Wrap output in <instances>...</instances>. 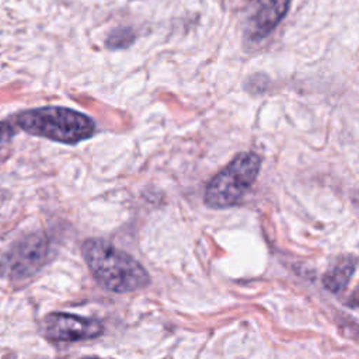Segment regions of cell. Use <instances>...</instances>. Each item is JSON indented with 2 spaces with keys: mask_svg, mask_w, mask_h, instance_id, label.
<instances>
[{
  "mask_svg": "<svg viewBox=\"0 0 359 359\" xmlns=\"http://www.w3.org/2000/svg\"><path fill=\"white\" fill-rule=\"evenodd\" d=\"M261 157L252 151L237 154L208 184L205 203L213 209L237 205L258 177Z\"/></svg>",
  "mask_w": 359,
  "mask_h": 359,
  "instance_id": "cell-3",
  "label": "cell"
},
{
  "mask_svg": "<svg viewBox=\"0 0 359 359\" xmlns=\"http://www.w3.org/2000/svg\"><path fill=\"white\" fill-rule=\"evenodd\" d=\"M48 240L39 234H28L13 244L0 262V273L10 279H24L34 275L48 255Z\"/></svg>",
  "mask_w": 359,
  "mask_h": 359,
  "instance_id": "cell-4",
  "label": "cell"
},
{
  "mask_svg": "<svg viewBox=\"0 0 359 359\" xmlns=\"http://www.w3.org/2000/svg\"><path fill=\"white\" fill-rule=\"evenodd\" d=\"M290 0H252L247 11V35L252 41L268 36L289 10Z\"/></svg>",
  "mask_w": 359,
  "mask_h": 359,
  "instance_id": "cell-6",
  "label": "cell"
},
{
  "mask_svg": "<svg viewBox=\"0 0 359 359\" xmlns=\"http://www.w3.org/2000/svg\"><path fill=\"white\" fill-rule=\"evenodd\" d=\"M100 321L70 313H50L43 318V334L52 342H77L102 334Z\"/></svg>",
  "mask_w": 359,
  "mask_h": 359,
  "instance_id": "cell-5",
  "label": "cell"
},
{
  "mask_svg": "<svg viewBox=\"0 0 359 359\" xmlns=\"http://www.w3.org/2000/svg\"><path fill=\"white\" fill-rule=\"evenodd\" d=\"M133 39H135V35H133L132 29L121 27V28L114 29L109 34V36L107 39V45H108V48H112V49H121V48L129 46L133 42Z\"/></svg>",
  "mask_w": 359,
  "mask_h": 359,
  "instance_id": "cell-8",
  "label": "cell"
},
{
  "mask_svg": "<svg viewBox=\"0 0 359 359\" xmlns=\"http://www.w3.org/2000/svg\"><path fill=\"white\" fill-rule=\"evenodd\" d=\"M83 359H100V358H95V356H87V358H83Z\"/></svg>",
  "mask_w": 359,
  "mask_h": 359,
  "instance_id": "cell-10",
  "label": "cell"
},
{
  "mask_svg": "<svg viewBox=\"0 0 359 359\" xmlns=\"http://www.w3.org/2000/svg\"><path fill=\"white\" fill-rule=\"evenodd\" d=\"M356 268V259L353 257H345L339 259L325 275L323 279L324 286L332 292L339 293L342 292L346 285L349 283L353 272Z\"/></svg>",
  "mask_w": 359,
  "mask_h": 359,
  "instance_id": "cell-7",
  "label": "cell"
},
{
  "mask_svg": "<svg viewBox=\"0 0 359 359\" xmlns=\"http://www.w3.org/2000/svg\"><path fill=\"white\" fill-rule=\"evenodd\" d=\"M15 123L24 132L53 142L76 144L93 136L94 121L65 107H41L21 112Z\"/></svg>",
  "mask_w": 359,
  "mask_h": 359,
  "instance_id": "cell-2",
  "label": "cell"
},
{
  "mask_svg": "<svg viewBox=\"0 0 359 359\" xmlns=\"http://www.w3.org/2000/svg\"><path fill=\"white\" fill-rule=\"evenodd\" d=\"M81 252L94 279L107 290L129 293L150 283L147 271L133 257L105 240H86Z\"/></svg>",
  "mask_w": 359,
  "mask_h": 359,
  "instance_id": "cell-1",
  "label": "cell"
},
{
  "mask_svg": "<svg viewBox=\"0 0 359 359\" xmlns=\"http://www.w3.org/2000/svg\"><path fill=\"white\" fill-rule=\"evenodd\" d=\"M13 133H14V130H13V128L10 126V123H7V122H0V146H1L3 143H6V142L13 136Z\"/></svg>",
  "mask_w": 359,
  "mask_h": 359,
  "instance_id": "cell-9",
  "label": "cell"
}]
</instances>
